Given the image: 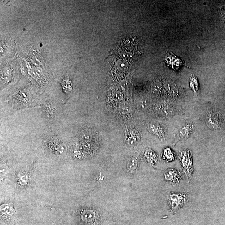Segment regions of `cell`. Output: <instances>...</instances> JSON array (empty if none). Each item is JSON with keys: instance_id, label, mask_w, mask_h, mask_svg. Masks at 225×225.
Returning <instances> with one entry per match:
<instances>
[{"instance_id": "3", "label": "cell", "mask_w": 225, "mask_h": 225, "mask_svg": "<svg viewBox=\"0 0 225 225\" xmlns=\"http://www.w3.org/2000/svg\"><path fill=\"white\" fill-rule=\"evenodd\" d=\"M179 161L181 164L184 173L189 181L193 175L194 168L193 164L192 154L189 149H185L179 152Z\"/></svg>"}, {"instance_id": "4", "label": "cell", "mask_w": 225, "mask_h": 225, "mask_svg": "<svg viewBox=\"0 0 225 225\" xmlns=\"http://www.w3.org/2000/svg\"><path fill=\"white\" fill-rule=\"evenodd\" d=\"M164 176L166 181L178 185L184 179V173L181 171L174 168L168 169Z\"/></svg>"}, {"instance_id": "10", "label": "cell", "mask_w": 225, "mask_h": 225, "mask_svg": "<svg viewBox=\"0 0 225 225\" xmlns=\"http://www.w3.org/2000/svg\"><path fill=\"white\" fill-rule=\"evenodd\" d=\"M190 88H191L194 93L197 95L199 91V83L197 78L193 75H191L190 77Z\"/></svg>"}, {"instance_id": "7", "label": "cell", "mask_w": 225, "mask_h": 225, "mask_svg": "<svg viewBox=\"0 0 225 225\" xmlns=\"http://www.w3.org/2000/svg\"><path fill=\"white\" fill-rule=\"evenodd\" d=\"M145 156L147 161L153 166H155L159 162L157 155L151 150H148L146 151Z\"/></svg>"}, {"instance_id": "9", "label": "cell", "mask_w": 225, "mask_h": 225, "mask_svg": "<svg viewBox=\"0 0 225 225\" xmlns=\"http://www.w3.org/2000/svg\"><path fill=\"white\" fill-rule=\"evenodd\" d=\"M167 58L171 60V62L172 61L173 62L169 63L170 65H172V66L173 69L176 70L181 66H182L183 65H184V63H183V62L179 58H177V57L173 54L170 55Z\"/></svg>"}, {"instance_id": "2", "label": "cell", "mask_w": 225, "mask_h": 225, "mask_svg": "<svg viewBox=\"0 0 225 225\" xmlns=\"http://www.w3.org/2000/svg\"><path fill=\"white\" fill-rule=\"evenodd\" d=\"M205 123L208 127L213 130H217L223 127L224 119L222 114L214 108L209 109L204 117Z\"/></svg>"}, {"instance_id": "12", "label": "cell", "mask_w": 225, "mask_h": 225, "mask_svg": "<svg viewBox=\"0 0 225 225\" xmlns=\"http://www.w3.org/2000/svg\"><path fill=\"white\" fill-rule=\"evenodd\" d=\"M138 164L137 159L135 158H132L129 161L128 164V169L130 171H133L135 170V169L137 167Z\"/></svg>"}, {"instance_id": "13", "label": "cell", "mask_w": 225, "mask_h": 225, "mask_svg": "<svg viewBox=\"0 0 225 225\" xmlns=\"http://www.w3.org/2000/svg\"><path fill=\"white\" fill-rule=\"evenodd\" d=\"M224 17H225V16Z\"/></svg>"}, {"instance_id": "1", "label": "cell", "mask_w": 225, "mask_h": 225, "mask_svg": "<svg viewBox=\"0 0 225 225\" xmlns=\"http://www.w3.org/2000/svg\"><path fill=\"white\" fill-rule=\"evenodd\" d=\"M189 196L187 193L171 192L168 197L169 209L172 214L178 212L187 203Z\"/></svg>"}, {"instance_id": "5", "label": "cell", "mask_w": 225, "mask_h": 225, "mask_svg": "<svg viewBox=\"0 0 225 225\" xmlns=\"http://www.w3.org/2000/svg\"><path fill=\"white\" fill-rule=\"evenodd\" d=\"M195 130L194 123L191 121H188L178 130L176 134L177 137L180 140L187 139L192 134Z\"/></svg>"}, {"instance_id": "6", "label": "cell", "mask_w": 225, "mask_h": 225, "mask_svg": "<svg viewBox=\"0 0 225 225\" xmlns=\"http://www.w3.org/2000/svg\"><path fill=\"white\" fill-rule=\"evenodd\" d=\"M148 129L153 134L158 136L161 139H163L166 136L167 126L163 124L153 123L149 124Z\"/></svg>"}, {"instance_id": "8", "label": "cell", "mask_w": 225, "mask_h": 225, "mask_svg": "<svg viewBox=\"0 0 225 225\" xmlns=\"http://www.w3.org/2000/svg\"><path fill=\"white\" fill-rule=\"evenodd\" d=\"M163 157L168 162L174 161L176 158V155L171 148H166L164 150Z\"/></svg>"}, {"instance_id": "11", "label": "cell", "mask_w": 225, "mask_h": 225, "mask_svg": "<svg viewBox=\"0 0 225 225\" xmlns=\"http://www.w3.org/2000/svg\"><path fill=\"white\" fill-rule=\"evenodd\" d=\"M82 216V217L81 218L85 222L88 223L93 224V223L96 221L97 219L96 215L91 212L86 213V214H83Z\"/></svg>"}]
</instances>
